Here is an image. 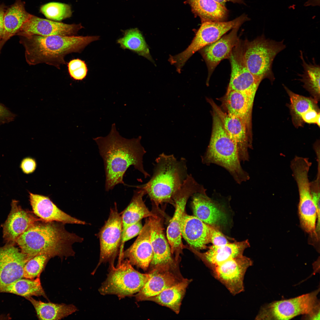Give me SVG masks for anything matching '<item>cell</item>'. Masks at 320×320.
<instances>
[{
  "label": "cell",
  "mask_w": 320,
  "mask_h": 320,
  "mask_svg": "<svg viewBox=\"0 0 320 320\" xmlns=\"http://www.w3.org/2000/svg\"><path fill=\"white\" fill-rule=\"evenodd\" d=\"M141 138L140 136L131 139L122 137L114 123L107 136L93 139L104 162L106 191L112 190L118 184L124 183V175L131 166L142 173L145 178L150 177L143 167V157L146 151L140 144Z\"/></svg>",
  "instance_id": "cell-1"
},
{
  "label": "cell",
  "mask_w": 320,
  "mask_h": 320,
  "mask_svg": "<svg viewBox=\"0 0 320 320\" xmlns=\"http://www.w3.org/2000/svg\"><path fill=\"white\" fill-rule=\"evenodd\" d=\"M36 221L17 239L21 251L33 258L45 254L50 258L73 256L72 245L83 238L68 231L62 224L54 221Z\"/></svg>",
  "instance_id": "cell-2"
},
{
  "label": "cell",
  "mask_w": 320,
  "mask_h": 320,
  "mask_svg": "<svg viewBox=\"0 0 320 320\" xmlns=\"http://www.w3.org/2000/svg\"><path fill=\"white\" fill-rule=\"evenodd\" d=\"M20 36V43L24 48L25 60L29 65L45 63L58 69L66 64L65 58L67 55L81 52L88 44L100 38L99 36L36 35Z\"/></svg>",
  "instance_id": "cell-3"
},
{
  "label": "cell",
  "mask_w": 320,
  "mask_h": 320,
  "mask_svg": "<svg viewBox=\"0 0 320 320\" xmlns=\"http://www.w3.org/2000/svg\"><path fill=\"white\" fill-rule=\"evenodd\" d=\"M186 161L183 157L178 160L173 154H160L155 160L152 177L146 183L136 188L144 190L157 209L163 203L174 206L173 197L188 175Z\"/></svg>",
  "instance_id": "cell-4"
},
{
  "label": "cell",
  "mask_w": 320,
  "mask_h": 320,
  "mask_svg": "<svg viewBox=\"0 0 320 320\" xmlns=\"http://www.w3.org/2000/svg\"><path fill=\"white\" fill-rule=\"evenodd\" d=\"M201 158L204 164H215L225 168L238 183L249 179V174L241 165L236 143L225 131L213 110L210 141L206 151Z\"/></svg>",
  "instance_id": "cell-5"
},
{
  "label": "cell",
  "mask_w": 320,
  "mask_h": 320,
  "mask_svg": "<svg viewBox=\"0 0 320 320\" xmlns=\"http://www.w3.org/2000/svg\"><path fill=\"white\" fill-rule=\"evenodd\" d=\"M284 40L266 38L264 34L252 41H242L243 59L249 71L257 79L275 80L272 68L277 55L286 47Z\"/></svg>",
  "instance_id": "cell-6"
},
{
  "label": "cell",
  "mask_w": 320,
  "mask_h": 320,
  "mask_svg": "<svg viewBox=\"0 0 320 320\" xmlns=\"http://www.w3.org/2000/svg\"><path fill=\"white\" fill-rule=\"evenodd\" d=\"M319 289L293 298L273 301L262 306L256 320H289L300 315L305 319H320Z\"/></svg>",
  "instance_id": "cell-7"
},
{
  "label": "cell",
  "mask_w": 320,
  "mask_h": 320,
  "mask_svg": "<svg viewBox=\"0 0 320 320\" xmlns=\"http://www.w3.org/2000/svg\"><path fill=\"white\" fill-rule=\"evenodd\" d=\"M110 268L99 292L103 295H116L120 299L139 292L151 276L150 271L142 273L135 270L127 259L121 261L116 267L111 265Z\"/></svg>",
  "instance_id": "cell-8"
},
{
  "label": "cell",
  "mask_w": 320,
  "mask_h": 320,
  "mask_svg": "<svg viewBox=\"0 0 320 320\" xmlns=\"http://www.w3.org/2000/svg\"><path fill=\"white\" fill-rule=\"evenodd\" d=\"M248 20L246 15L243 14L228 22L207 21L202 23L190 45L185 50L178 54L170 55L169 61L175 67L178 72L180 73L186 62L196 52L216 41L228 31L241 26Z\"/></svg>",
  "instance_id": "cell-9"
},
{
  "label": "cell",
  "mask_w": 320,
  "mask_h": 320,
  "mask_svg": "<svg viewBox=\"0 0 320 320\" xmlns=\"http://www.w3.org/2000/svg\"><path fill=\"white\" fill-rule=\"evenodd\" d=\"M206 189L198 183L191 174H188L181 188L174 194L172 199L175 210L170 221L167 230V237L170 245L172 254L175 255V261L178 262L180 255L185 248L182 241L181 228L185 209L189 198L194 193L205 194Z\"/></svg>",
  "instance_id": "cell-10"
},
{
  "label": "cell",
  "mask_w": 320,
  "mask_h": 320,
  "mask_svg": "<svg viewBox=\"0 0 320 320\" xmlns=\"http://www.w3.org/2000/svg\"><path fill=\"white\" fill-rule=\"evenodd\" d=\"M309 168L305 166L295 168L292 175L295 181L299 196V214L302 227L311 236L318 239L316 229L317 214L316 208L311 193L308 178Z\"/></svg>",
  "instance_id": "cell-11"
},
{
  "label": "cell",
  "mask_w": 320,
  "mask_h": 320,
  "mask_svg": "<svg viewBox=\"0 0 320 320\" xmlns=\"http://www.w3.org/2000/svg\"><path fill=\"white\" fill-rule=\"evenodd\" d=\"M122 234L121 216L116 204L111 209L109 217L99 233L100 242V259L97 268L103 263L113 264L121 245Z\"/></svg>",
  "instance_id": "cell-12"
},
{
  "label": "cell",
  "mask_w": 320,
  "mask_h": 320,
  "mask_svg": "<svg viewBox=\"0 0 320 320\" xmlns=\"http://www.w3.org/2000/svg\"><path fill=\"white\" fill-rule=\"evenodd\" d=\"M253 264L252 260L243 255L230 258L216 266L212 271L214 277L233 295L244 291V276Z\"/></svg>",
  "instance_id": "cell-13"
},
{
  "label": "cell",
  "mask_w": 320,
  "mask_h": 320,
  "mask_svg": "<svg viewBox=\"0 0 320 320\" xmlns=\"http://www.w3.org/2000/svg\"><path fill=\"white\" fill-rule=\"evenodd\" d=\"M159 212L155 217H150L151 241L153 252L149 265L154 269L174 270L177 263L172 254L171 248L164 231L163 219Z\"/></svg>",
  "instance_id": "cell-14"
},
{
  "label": "cell",
  "mask_w": 320,
  "mask_h": 320,
  "mask_svg": "<svg viewBox=\"0 0 320 320\" xmlns=\"http://www.w3.org/2000/svg\"><path fill=\"white\" fill-rule=\"evenodd\" d=\"M228 59L231 73L227 92L236 90L255 95L261 81L255 78L245 65L241 41L233 48Z\"/></svg>",
  "instance_id": "cell-15"
},
{
  "label": "cell",
  "mask_w": 320,
  "mask_h": 320,
  "mask_svg": "<svg viewBox=\"0 0 320 320\" xmlns=\"http://www.w3.org/2000/svg\"><path fill=\"white\" fill-rule=\"evenodd\" d=\"M208 100L225 131L236 143L240 161H248V150L252 148V137L249 134L246 124L239 117L223 112L212 100Z\"/></svg>",
  "instance_id": "cell-16"
},
{
  "label": "cell",
  "mask_w": 320,
  "mask_h": 320,
  "mask_svg": "<svg viewBox=\"0 0 320 320\" xmlns=\"http://www.w3.org/2000/svg\"><path fill=\"white\" fill-rule=\"evenodd\" d=\"M32 257L23 253L14 244L0 247V292L4 288L23 278V269Z\"/></svg>",
  "instance_id": "cell-17"
},
{
  "label": "cell",
  "mask_w": 320,
  "mask_h": 320,
  "mask_svg": "<svg viewBox=\"0 0 320 320\" xmlns=\"http://www.w3.org/2000/svg\"><path fill=\"white\" fill-rule=\"evenodd\" d=\"M83 27L81 24H68L39 17L31 15L16 35L76 36Z\"/></svg>",
  "instance_id": "cell-18"
},
{
  "label": "cell",
  "mask_w": 320,
  "mask_h": 320,
  "mask_svg": "<svg viewBox=\"0 0 320 320\" xmlns=\"http://www.w3.org/2000/svg\"><path fill=\"white\" fill-rule=\"evenodd\" d=\"M240 26L232 29L216 41L209 44L199 51L205 62L208 70V81L217 66L222 60L229 58L232 50L240 41L238 32Z\"/></svg>",
  "instance_id": "cell-19"
},
{
  "label": "cell",
  "mask_w": 320,
  "mask_h": 320,
  "mask_svg": "<svg viewBox=\"0 0 320 320\" xmlns=\"http://www.w3.org/2000/svg\"><path fill=\"white\" fill-rule=\"evenodd\" d=\"M151 235V221L150 217H148L146 220L141 231L134 243L123 252L120 261L125 258L132 265L146 271L153 256Z\"/></svg>",
  "instance_id": "cell-20"
},
{
  "label": "cell",
  "mask_w": 320,
  "mask_h": 320,
  "mask_svg": "<svg viewBox=\"0 0 320 320\" xmlns=\"http://www.w3.org/2000/svg\"><path fill=\"white\" fill-rule=\"evenodd\" d=\"M248 240L240 242L229 243L221 246L212 245L208 247L207 252L201 253L188 245L187 249L198 256L212 271L218 265L231 258L243 255L244 250L249 247Z\"/></svg>",
  "instance_id": "cell-21"
},
{
  "label": "cell",
  "mask_w": 320,
  "mask_h": 320,
  "mask_svg": "<svg viewBox=\"0 0 320 320\" xmlns=\"http://www.w3.org/2000/svg\"><path fill=\"white\" fill-rule=\"evenodd\" d=\"M11 205V210L3 225V234L8 244H14L18 237L38 220L23 209L17 201L12 200Z\"/></svg>",
  "instance_id": "cell-22"
},
{
  "label": "cell",
  "mask_w": 320,
  "mask_h": 320,
  "mask_svg": "<svg viewBox=\"0 0 320 320\" xmlns=\"http://www.w3.org/2000/svg\"><path fill=\"white\" fill-rule=\"evenodd\" d=\"M29 193L30 204L34 213L46 221L84 225V221L73 217L60 210L47 196Z\"/></svg>",
  "instance_id": "cell-23"
},
{
  "label": "cell",
  "mask_w": 320,
  "mask_h": 320,
  "mask_svg": "<svg viewBox=\"0 0 320 320\" xmlns=\"http://www.w3.org/2000/svg\"><path fill=\"white\" fill-rule=\"evenodd\" d=\"M182 236L188 245L197 250L206 249L210 242V227L195 216L186 213L181 225Z\"/></svg>",
  "instance_id": "cell-24"
},
{
  "label": "cell",
  "mask_w": 320,
  "mask_h": 320,
  "mask_svg": "<svg viewBox=\"0 0 320 320\" xmlns=\"http://www.w3.org/2000/svg\"><path fill=\"white\" fill-rule=\"evenodd\" d=\"M192 196L191 205L194 216L210 225L218 226L226 223V214L206 194L196 193Z\"/></svg>",
  "instance_id": "cell-25"
},
{
  "label": "cell",
  "mask_w": 320,
  "mask_h": 320,
  "mask_svg": "<svg viewBox=\"0 0 320 320\" xmlns=\"http://www.w3.org/2000/svg\"><path fill=\"white\" fill-rule=\"evenodd\" d=\"M150 271L151 277L135 295L138 301L147 300L183 279L179 278L173 270L154 269Z\"/></svg>",
  "instance_id": "cell-26"
},
{
  "label": "cell",
  "mask_w": 320,
  "mask_h": 320,
  "mask_svg": "<svg viewBox=\"0 0 320 320\" xmlns=\"http://www.w3.org/2000/svg\"><path fill=\"white\" fill-rule=\"evenodd\" d=\"M255 95L231 90L227 92L225 104L228 113L239 117L246 124L252 137V115Z\"/></svg>",
  "instance_id": "cell-27"
},
{
  "label": "cell",
  "mask_w": 320,
  "mask_h": 320,
  "mask_svg": "<svg viewBox=\"0 0 320 320\" xmlns=\"http://www.w3.org/2000/svg\"><path fill=\"white\" fill-rule=\"evenodd\" d=\"M31 14L25 9V3L17 0L6 9L4 15V31L0 45L1 48L8 39L16 35Z\"/></svg>",
  "instance_id": "cell-28"
},
{
  "label": "cell",
  "mask_w": 320,
  "mask_h": 320,
  "mask_svg": "<svg viewBox=\"0 0 320 320\" xmlns=\"http://www.w3.org/2000/svg\"><path fill=\"white\" fill-rule=\"evenodd\" d=\"M137 188L130 203L121 216L122 234L128 227L143 218L155 217L157 215V212L150 211L146 206L143 200V197L145 195L144 190Z\"/></svg>",
  "instance_id": "cell-29"
},
{
  "label": "cell",
  "mask_w": 320,
  "mask_h": 320,
  "mask_svg": "<svg viewBox=\"0 0 320 320\" xmlns=\"http://www.w3.org/2000/svg\"><path fill=\"white\" fill-rule=\"evenodd\" d=\"M191 281V280L183 279L159 294L149 298L147 300L152 301L167 307L178 314L186 289Z\"/></svg>",
  "instance_id": "cell-30"
},
{
  "label": "cell",
  "mask_w": 320,
  "mask_h": 320,
  "mask_svg": "<svg viewBox=\"0 0 320 320\" xmlns=\"http://www.w3.org/2000/svg\"><path fill=\"white\" fill-rule=\"evenodd\" d=\"M192 11L200 18L202 23L222 21L226 17L228 11L215 0H187Z\"/></svg>",
  "instance_id": "cell-31"
},
{
  "label": "cell",
  "mask_w": 320,
  "mask_h": 320,
  "mask_svg": "<svg viewBox=\"0 0 320 320\" xmlns=\"http://www.w3.org/2000/svg\"><path fill=\"white\" fill-rule=\"evenodd\" d=\"M26 298L33 306L40 320H60L77 310L73 304L45 303L36 300L31 297Z\"/></svg>",
  "instance_id": "cell-32"
},
{
  "label": "cell",
  "mask_w": 320,
  "mask_h": 320,
  "mask_svg": "<svg viewBox=\"0 0 320 320\" xmlns=\"http://www.w3.org/2000/svg\"><path fill=\"white\" fill-rule=\"evenodd\" d=\"M284 88L289 96L290 103L287 104L292 124L297 128L303 127L305 123L302 115L311 108L320 110L318 102L312 97H307L297 94L289 89L285 85Z\"/></svg>",
  "instance_id": "cell-33"
},
{
  "label": "cell",
  "mask_w": 320,
  "mask_h": 320,
  "mask_svg": "<svg viewBox=\"0 0 320 320\" xmlns=\"http://www.w3.org/2000/svg\"><path fill=\"white\" fill-rule=\"evenodd\" d=\"M123 33V37L117 41L121 48L129 49L154 63L144 38L138 28L127 29Z\"/></svg>",
  "instance_id": "cell-34"
},
{
  "label": "cell",
  "mask_w": 320,
  "mask_h": 320,
  "mask_svg": "<svg viewBox=\"0 0 320 320\" xmlns=\"http://www.w3.org/2000/svg\"><path fill=\"white\" fill-rule=\"evenodd\" d=\"M300 57L303 71L302 74H298L301 77L300 80L303 83V88L309 93L311 97L318 102L320 97L319 65L314 61L312 63L305 62L301 51H300Z\"/></svg>",
  "instance_id": "cell-35"
},
{
  "label": "cell",
  "mask_w": 320,
  "mask_h": 320,
  "mask_svg": "<svg viewBox=\"0 0 320 320\" xmlns=\"http://www.w3.org/2000/svg\"><path fill=\"white\" fill-rule=\"evenodd\" d=\"M0 292L12 293L25 298L35 296L47 298L39 277L35 280L20 279L4 288Z\"/></svg>",
  "instance_id": "cell-36"
},
{
  "label": "cell",
  "mask_w": 320,
  "mask_h": 320,
  "mask_svg": "<svg viewBox=\"0 0 320 320\" xmlns=\"http://www.w3.org/2000/svg\"><path fill=\"white\" fill-rule=\"evenodd\" d=\"M40 10L47 19L57 22L71 17L72 13L70 5L58 2H51L42 5Z\"/></svg>",
  "instance_id": "cell-37"
},
{
  "label": "cell",
  "mask_w": 320,
  "mask_h": 320,
  "mask_svg": "<svg viewBox=\"0 0 320 320\" xmlns=\"http://www.w3.org/2000/svg\"><path fill=\"white\" fill-rule=\"evenodd\" d=\"M50 257L45 254L37 255L29 260L23 269V278L33 279L39 277L46 263Z\"/></svg>",
  "instance_id": "cell-38"
},
{
  "label": "cell",
  "mask_w": 320,
  "mask_h": 320,
  "mask_svg": "<svg viewBox=\"0 0 320 320\" xmlns=\"http://www.w3.org/2000/svg\"><path fill=\"white\" fill-rule=\"evenodd\" d=\"M71 77L76 80H82L86 77L88 69L84 61L79 58L70 60L67 64Z\"/></svg>",
  "instance_id": "cell-39"
},
{
  "label": "cell",
  "mask_w": 320,
  "mask_h": 320,
  "mask_svg": "<svg viewBox=\"0 0 320 320\" xmlns=\"http://www.w3.org/2000/svg\"><path fill=\"white\" fill-rule=\"evenodd\" d=\"M143 226L141 221H139L128 227L122 234L121 242V248L120 252V257H121L123 253L122 250L124 242L138 235L141 231Z\"/></svg>",
  "instance_id": "cell-40"
},
{
  "label": "cell",
  "mask_w": 320,
  "mask_h": 320,
  "mask_svg": "<svg viewBox=\"0 0 320 320\" xmlns=\"http://www.w3.org/2000/svg\"><path fill=\"white\" fill-rule=\"evenodd\" d=\"M210 242L215 246H221L226 245L230 242L224 235L220 231L218 226L210 225Z\"/></svg>",
  "instance_id": "cell-41"
},
{
  "label": "cell",
  "mask_w": 320,
  "mask_h": 320,
  "mask_svg": "<svg viewBox=\"0 0 320 320\" xmlns=\"http://www.w3.org/2000/svg\"><path fill=\"white\" fill-rule=\"evenodd\" d=\"M320 111L313 108L308 110L302 115V119L304 123L316 124L320 127Z\"/></svg>",
  "instance_id": "cell-42"
},
{
  "label": "cell",
  "mask_w": 320,
  "mask_h": 320,
  "mask_svg": "<svg viewBox=\"0 0 320 320\" xmlns=\"http://www.w3.org/2000/svg\"><path fill=\"white\" fill-rule=\"evenodd\" d=\"M36 167V163L35 160L30 157H27L23 159L20 164V168L23 172L27 174L33 173Z\"/></svg>",
  "instance_id": "cell-43"
},
{
  "label": "cell",
  "mask_w": 320,
  "mask_h": 320,
  "mask_svg": "<svg viewBox=\"0 0 320 320\" xmlns=\"http://www.w3.org/2000/svg\"><path fill=\"white\" fill-rule=\"evenodd\" d=\"M15 115L0 103V125L13 121Z\"/></svg>",
  "instance_id": "cell-44"
},
{
  "label": "cell",
  "mask_w": 320,
  "mask_h": 320,
  "mask_svg": "<svg viewBox=\"0 0 320 320\" xmlns=\"http://www.w3.org/2000/svg\"><path fill=\"white\" fill-rule=\"evenodd\" d=\"M6 7L4 5L0 4V49L4 31V18Z\"/></svg>",
  "instance_id": "cell-45"
},
{
  "label": "cell",
  "mask_w": 320,
  "mask_h": 320,
  "mask_svg": "<svg viewBox=\"0 0 320 320\" xmlns=\"http://www.w3.org/2000/svg\"><path fill=\"white\" fill-rule=\"evenodd\" d=\"M306 7L319 6H320V0H307L304 4Z\"/></svg>",
  "instance_id": "cell-46"
},
{
  "label": "cell",
  "mask_w": 320,
  "mask_h": 320,
  "mask_svg": "<svg viewBox=\"0 0 320 320\" xmlns=\"http://www.w3.org/2000/svg\"><path fill=\"white\" fill-rule=\"evenodd\" d=\"M223 6H225V3L227 1H231L233 3H242V0H215Z\"/></svg>",
  "instance_id": "cell-47"
},
{
  "label": "cell",
  "mask_w": 320,
  "mask_h": 320,
  "mask_svg": "<svg viewBox=\"0 0 320 320\" xmlns=\"http://www.w3.org/2000/svg\"></svg>",
  "instance_id": "cell-48"
}]
</instances>
